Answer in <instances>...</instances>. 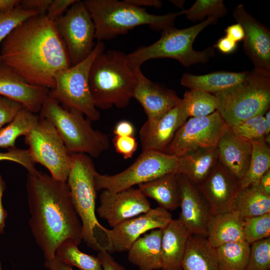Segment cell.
Instances as JSON below:
<instances>
[{
  "label": "cell",
  "mask_w": 270,
  "mask_h": 270,
  "mask_svg": "<svg viewBox=\"0 0 270 270\" xmlns=\"http://www.w3.org/2000/svg\"><path fill=\"white\" fill-rule=\"evenodd\" d=\"M0 62L28 83L52 88L55 76L72 65L54 20L32 16L15 28L0 46Z\"/></svg>",
  "instance_id": "obj_1"
},
{
  "label": "cell",
  "mask_w": 270,
  "mask_h": 270,
  "mask_svg": "<svg viewBox=\"0 0 270 270\" xmlns=\"http://www.w3.org/2000/svg\"><path fill=\"white\" fill-rule=\"evenodd\" d=\"M26 189L31 215L29 225L45 260L54 258L65 241L79 245L82 240V223L67 182L36 170L28 173Z\"/></svg>",
  "instance_id": "obj_2"
},
{
  "label": "cell",
  "mask_w": 270,
  "mask_h": 270,
  "mask_svg": "<svg viewBox=\"0 0 270 270\" xmlns=\"http://www.w3.org/2000/svg\"><path fill=\"white\" fill-rule=\"evenodd\" d=\"M83 2L93 21L95 39L110 40L127 34L134 28L147 25L154 30L174 26L176 18L184 14L185 10L177 12L155 15L125 0H84Z\"/></svg>",
  "instance_id": "obj_3"
},
{
  "label": "cell",
  "mask_w": 270,
  "mask_h": 270,
  "mask_svg": "<svg viewBox=\"0 0 270 270\" xmlns=\"http://www.w3.org/2000/svg\"><path fill=\"white\" fill-rule=\"evenodd\" d=\"M137 82L136 72L128 66L126 54L118 50L100 54L89 74V86L96 108L127 107Z\"/></svg>",
  "instance_id": "obj_4"
},
{
  "label": "cell",
  "mask_w": 270,
  "mask_h": 270,
  "mask_svg": "<svg viewBox=\"0 0 270 270\" xmlns=\"http://www.w3.org/2000/svg\"><path fill=\"white\" fill-rule=\"evenodd\" d=\"M217 22L218 18L210 17L188 28H168L162 31L160 38L154 43L140 46L126 54L128 64L136 72L140 70L143 63L150 59L172 58L186 67L206 63L215 56L214 48L208 46L202 50L197 51L192 48V44L204 29L216 24Z\"/></svg>",
  "instance_id": "obj_5"
},
{
  "label": "cell",
  "mask_w": 270,
  "mask_h": 270,
  "mask_svg": "<svg viewBox=\"0 0 270 270\" xmlns=\"http://www.w3.org/2000/svg\"><path fill=\"white\" fill-rule=\"evenodd\" d=\"M39 116L53 124L70 154H84L96 158L110 148L108 136L94 129L91 121L81 112L66 108L48 96Z\"/></svg>",
  "instance_id": "obj_6"
},
{
  "label": "cell",
  "mask_w": 270,
  "mask_h": 270,
  "mask_svg": "<svg viewBox=\"0 0 270 270\" xmlns=\"http://www.w3.org/2000/svg\"><path fill=\"white\" fill-rule=\"evenodd\" d=\"M216 110L229 127L270 110V72L254 68L240 82L214 94Z\"/></svg>",
  "instance_id": "obj_7"
},
{
  "label": "cell",
  "mask_w": 270,
  "mask_h": 270,
  "mask_svg": "<svg viewBox=\"0 0 270 270\" xmlns=\"http://www.w3.org/2000/svg\"><path fill=\"white\" fill-rule=\"evenodd\" d=\"M97 172L90 156L84 154L71 155V166L67 180L72 200L82 226V240L98 252L104 250L98 240L97 231L104 228L96 215Z\"/></svg>",
  "instance_id": "obj_8"
},
{
  "label": "cell",
  "mask_w": 270,
  "mask_h": 270,
  "mask_svg": "<svg viewBox=\"0 0 270 270\" xmlns=\"http://www.w3.org/2000/svg\"><path fill=\"white\" fill-rule=\"evenodd\" d=\"M104 48L102 42H98L86 58L58 73L54 86L50 89L48 95L63 107L81 112L91 122L99 120L100 114L92 98L89 74L94 61Z\"/></svg>",
  "instance_id": "obj_9"
},
{
  "label": "cell",
  "mask_w": 270,
  "mask_h": 270,
  "mask_svg": "<svg viewBox=\"0 0 270 270\" xmlns=\"http://www.w3.org/2000/svg\"><path fill=\"white\" fill-rule=\"evenodd\" d=\"M179 158L164 152L142 151L136 161L122 172L112 175L96 172V190L116 192L133 188L170 173H178Z\"/></svg>",
  "instance_id": "obj_10"
},
{
  "label": "cell",
  "mask_w": 270,
  "mask_h": 270,
  "mask_svg": "<svg viewBox=\"0 0 270 270\" xmlns=\"http://www.w3.org/2000/svg\"><path fill=\"white\" fill-rule=\"evenodd\" d=\"M24 141L35 164L46 168L52 178L67 182L72 154L50 120L40 117L35 127L25 136Z\"/></svg>",
  "instance_id": "obj_11"
},
{
  "label": "cell",
  "mask_w": 270,
  "mask_h": 270,
  "mask_svg": "<svg viewBox=\"0 0 270 270\" xmlns=\"http://www.w3.org/2000/svg\"><path fill=\"white\" fill-rule=\"evenodd\" d=\"M67 50L72 66L86 58L96 44L93 21L83 1H76L54 20Z\"/></svg>",
  "instance_id": "obj_12"
},
{
  "label": "cell",
  "mask_w": 270,
  "mask_h": 270,
  "mask_svg": "<svg viewBox=\"0 0 270 270\" xmlns=\"http://www.w3.org/2000/svg\"><path fill=\"white\" fill-rule=\"evenodd\" d=\"M228 128L217 110L206 116L190 118L176 132L164 153L180 158L198 150L216 147Z\"/></svg>",
  "instance_id": "obj_13"
},
{
  "label": "cell",
  "mask_w": 270,
  "mask_h": 270,
  "mask_svg": "<svg viewBox=\"0 0 270 270\" xmlns=\"http://www.w3.org/2000/svg\"><path fill=\"white\" fill-rule=\"evenodd\" d=\"M172 220V215L168 210L158 206L122 222L111 229L104 227L102 231L108 240L104 250L110 254L128 252L141 236L154 229L164 228Z\"/></svg>",
  "instance_id": "obj_14"
},
{
  "label": "cell",
  "mask_w": 270,
  "mask_h": 270,
  "mask_svg": "<svg viewBox=\"0 0 270 270\" xmlns=\"http://www.w3.org/2000/svg\"><path fill=\"white\" fill-rule=\"evenodd\" d=\"M100 202L96 213L111 228L152 208L148 198L138 188H134L116 192L102 190Z\"/></svg>",
  "instance_id": "obj_15"
},
{
  "label": "cell",
  "mask_w": 270,
  "mask_h": 270,
  "mask_svg": "<svg viewBox=\"0 0 270 270\" xmlns=\"http://www.w3.org/2000/svg\"><path fill=\"white\" fill-rule=\"evenodd\" d=\"M232 16L242 27L244 36V50L253 62L254 68L270 72V32L240 4L234 8Z\"/></svg>",
  "instance_id": "obj_16"
},
{
  "label": "cell",
  "mask_w": 270,
  "mask_h": 270,
  "mask_svg": "<svg viewBox=\"0 0 270 270\" xmlns=\"http://www.w3.org/2000/svg\"><path fill=\"white\" fill-rule=\"evenodd\" d=\"M137 82L132 98L141 104L147 116L144 123L148 126L156 124L181 100L173 90L150 80L140 70L136 72Z\"/></svg>",
  "instance_id": "obj_17"
},
{
  "label": "cell",
  "mask_w": 270,
  "mask_h": 270,
  "mask_svg": "<svg viewBox=\"0 0 270 270\" xmlns=\"http://www.w3.org/2000/svg\"><path fill=\"white\" fill-rule=\"evenodd\" d=\"M178 175L181 208L178 220L190 234L206 237L209 206L197 186L182 174Z\"/></svg>",
  "instance_id": "obj_18"
},
{
  "label": "cell",
  "mask_w": 270,
  "mask_h": 270,
  "mask_svg": "<svg viewBox=\"0 0 270 270\" xmlns=\"http://www.w3.org/2000/svg\"><path fill=\"white\" fill-rule=\"evenodd\" d=\"M198 188L209 206L210 214H216L234 210L239 181L218 162L211 174Z\"/></svg>",
  "instance_id": "obj_19"
},
{
  "label": "cell",
  "mask_w": 270,
  "mask_h": 270,
  "mask_svg": "<svg viewBox=\"0 0 270 270\" xmlns=\"http://www.w3.org/2000/svg\"><path fill=\"white\" fill-rule=\"evenodd\" d=\"M189 116L182 98L180 102L156 124L148 126L144 124L140 130L142 151L165 152L176 132Z\"/></svg>",
  "instance_id": "obj_20"
},
{
  "label": "cell",
  "mask_w": 270,
  "mask_h": 270,
  "mask_svg": "<svg viewBox=\"0 0 270 270\" xmlns=\"http://www.w3.org/2000/svg\"><path fill=\"white\" fill-rule=\"evenodd\" d=\"M49 90L47 88L28 83L12 69L0 64V96L16 101L38 114Z\"/></svg>",
  "instance_id": "obj_21"
},
{
  "label": "cell",
  "mask_w": 270,
  "mask_h": 270,
  "mask_svg": "<svg viewBox=\"0 0 270 270\" xmlns=\"http://www.w3.org/2000/svg\"><path fill=\"white\" fill-rule=\"evenodd\" d=\"M218 162L238 181L244 177L250 164L251 141L234 135L228 128L217 146Z\"/></svg>",
  "instance_id": "obj_22"
},
{
  "label": "cell",
  "mask_w": 270,
  "mask_h": 270,
  "mask_svg": "<svg viewBox=\"0 0 270 270\" xmlns=\"http://www.w3.org/2000/svg\"><path fill=\"white\" fill-rule=\"evenodd\" d=\"M160 270H182V264L190 234L178 219L162 229Z\"/></svg>",
  "instance_id": "obj_23"
},
{
  "label": "cell",
  "mask_w": 270,
  "mask_h": 270,
  "mask_svg": "<svg viewBox=\"0 0 270 270\" xmlns=\"http://www.w3.org/2000/svg\"><path fill=\"white\" fill-rule=\"evenodd\" d=\"M162 232L154 229L136 240L128 251L129 262L139 270H160Z\"/></svg>",
  "instance_id": "obj_24"
},
{
  "label": "cell",
  "mask_w": 270,
  "mask_h": 270,
  "mask_svg": "<svg viewBox=\"0 0 270 270\" xmlns=\"http://www.w3.org/2000/svg\"><path fill=\"white\" fill-rule=\"evenodd\" d=\"M179 158L178 173L198 186L212 172L218 162V148L198 150Z\"/></svg>",
  "instance_id": "obj_25"
},
{
  "label": "cell",
  "mask_w": 270,
  "mask_h": 270,
  "mask_svg": "<svg viewBox=\"0 0 270 270\" xmlns=\"http://www.w3.org/2000/svg\"><path fill=\"white\" fill-rule=\"evenodd\" d=\"M244 218L236 210L210 214L206 238L214 248L228 242L243 241Z\"/></svg>",
  "instance_id": "obj_26"
},
{
  "label": "cell",
  "mask_w": 270,
  "mask_h": 270,
  "mask_svg": "<svg viewBox=\"0 0 270 270\" xmlns=\"http://www.w3.org/2000/svg\"><path fill=\"white\" fill-rule=\"evenodd\" d=\"M144 195L156 200L159 206L174 210L180 206V192L177 173H170L138 185Z\"/></svg>",
  "instance_id": "obj_27"
},
{
  "label": "cell",
  "mask_w": 270,
  "mask_h": 270,
  "mask_svg": "<svg viewBox=\"0 0 270 270\" xmlns=\"http://www.w3.org/2000/svg\"><path fill=\"white\" fill-rule=\"evenodd\" d=\"M249 72L218 71L199 76L185 73L180 82L182 86L190 90H201L214 94L240 82Z\"/></svg>",
  "instance_id": "obj_28"
},
{
  "label": "cell",
  "mask_w": 270,
  "mask_h": 270,
  "mask_svg": "<svg viewBox=\"0 0 270 270\" xmlns=\"http://www.w3.org/2000/svg\"><path fill=\"white\" fill-rule=\"evenodd\" d=\"M182 268V270H219L215 248L206 237L189 236Z\"/></svg>",
  "instance_id": "obj_29"
},
{
  "label": "cell",
  "mask_w": 270,
  "mask_h": 270,
  "mask_svg": "<svg viewBox=\"0 0 270 270\" xmlns=\"http://www.w3.org/2000/svg\"><path fill=\"white\" fill-rule=\"evenodd\" d=\"M234 210L243 218L270 212V196L263 192L258 185L239 189L234 202Z\"/></svg>",
  "instance_id": "obj_30"
},
{
  "label": "cell",
  "mask_w": 270,
  "mask_h": 270,
  "mask_svg": "<svg viewBox=\"0 0 270 270\" xmlns=\"http://www.w3.org/2000/svg\"><path fill=\"white\" fill-rule=\"evenodd\" d=\"M252 154L249 167L239 181V189L258 185L261 177L270 170V144L264 138L251 141Z\"/></svg>",
  "instance_id": "obj_31"
},
{
  "label": "cell",
  "mask_w": 270,
  "mask_h": 270,
  "mask_svg": "<svg viewBox=\"0 0 270 270\" xmlns=\"http://www.w3.org/2000/svg\"><path fill=\"white\" fill-rule=\"evenodd\" d=\"M40 116L23 106L8 124L0 129V148L16 147V140L26 136L35 127Z\"/></svg>",
  "instance_id": "obj_32"
},
{
  "label": "cell",
  "mask_w": 270,
  "mask_h": 270,
  "mask_svg": "<svg viewBox=\"0 0 270 270\" xmlns=\"http://www.w3.org/2000/svg\"><path fill=\"white\" fill-rule=\"evenodd\" d=\"M215 250L219 270H245L250 251L246 241L226 243Z\"/></svg>",
  "instance_id": "obj_33"
},
{
  "label": "cell",
  "mask_w": 270,
  "mask_h": 270,
  "mask_svg": "<svg viewBox=\"0 0 270 270\" xmlns=\"http://www.w3.org/2000/svg\"><path fill=\"white\" fill-rule=\"evenodd\" d=\"M78 244L72 240L62 242L57 249L55 256L70 266L80 270H102L98 256L80 251Z\"/></svg>",
  "instance_id": "obj_34"
},
{
  "label": "cell",
  "mask_w": 270,
  "mask_h": 270,
  "mask_svg": "<svg viewBox=\"0 0 270 270\" xmlns=\"http://www.w3.org/2000/svg\"><path fill=\"white\" fill-rule=\"evenodd\" d=\"M182 100L190 118L206 116L216 110V98L212 94L190 90L184 92Z\"/></svg>",
  "instance_id": "obj_35"
},
{
  "label": "cell",
  "mask_w": 270,
  "mask_h": 270,
  "mask_svg": "<svg viewBox=\"0 0 270 270\" xmlns=\"http://www.w3.org/2000/svg\"><path fill=\"white\" fill-rule=\"evenodd\" d=\"M230 130L236 136L250 141L260 139L270 135L264 116L258 114L232 127Z\"/></svg>",
  "instance_id": "obj_36"
},
{
  "label": "cell",
  "mask_w": 270,
  "mask_h": 270,
  "mask_svg": "<svg viewBox=\"0 0 270 270\" xmlns=\"http://www.w3.org/2000/svg\"><path fill=\"white\" fill-rule=\"evenodd\" d=\"M226 14L227 9L222 0H196L184 12L186 18L192 22L204 20L206 16L218 18Z\"/></svg>",
  "instance_id": "obj_37"
},
{
  "label": "cell",
  "mask_w": 270,
  "mask_h": 270,
  "mask_svg": "<svg viewBox=\"0 0 270 270\" xmlns=\"http://www.w3.org/2000/svg\"><path fill=\"white\" fill-rule=\"evenodd\" d=\"M244 240L250 245L270 236V212L254 217L244 218Z\"/></svg>",
  "instance_id": "obj_38"
},
{
  "label": "cell",
  "mask_w": 270,
  "mask_h": 270,
  "mask_svg": "<svg viewBox=\"0 0 270 270\" xmlns=\"http://www.w3.org/2000/svg\"><path fill=\"white\" fill-rule=\"evenodd\" d=\"M37 14H40L36 11L24 9L20 5L10 10L0 12V46L2 41L18 25Z\"/></svg>",
  "instance_id": "obj_39"
},
{
  "label": "cell",
  "mask_w": 270,
  "mask_h": 270,
  "mask_svg": "<svg viewBox=\"0 0 270 270\" xmlns=\"http://www.w3.org/2000/svg\"><path fill=\"white\" fill-rule=\"evenodd\" d=\"M270 270V238L250 245L248 261L245 270Z\"/></svg>",
  "instance_id": "obj_40"
},
{
  "label": "cell",
  "mask_w": 270,
  "mask_h": 270,
  "mask_svg": "<svg viewBox=\"0 0 270 270\" xmlns=\"http://www.w3.org/2000/svg\"><path fill=\"white\" fill-rule=\"evenodd\" d=\"M12 161L20 164L24 168L28 173L36 172V164L32 160L27 150L20 149L16 147L8 149L6 152H0V162Z\"/></svg>",
  "instance_id": "obj_41"
},
{
  "label": "cell",
  "mask_w": 270,
  "mask_h": 270,
  "mask_svg": "<svg viewBox=\"0 0 270 270\" xmlns=\"http://www.w3.org/2000/svg\"><path fill=\"white\" fill-rule=\"evenodd\" d=\"M23 106L16 101L0 96V129L12 120Z\"/></svg>",
  "instance_id": "obj_42"
},
{
  "label": "cell",
  "mask_w": 270,
  "mask_h": 270,
  "mask_svg": "<svg viewBox=\"0 0 270 270\" xmlns=\"http://www.w3.org/2000/svg\"><path fill=\"white\" fill-rule=\"evenodd\" d=\"M116 152L124 159L132 158L138 148V142L134 136H114L112 140Z\"/></svg>",
  "instance_id": "obj_43"
},
{
  "label": "cell",
  "mask_w": 270,
  "mask_h": 270,
  "mask_svg": "<svg viewBox=\"0 0 270 270\" xmlns=\"http://www.w3.org/2000/svg\"><path fill=\"white\" fill-rule=\"evenodd\" d=\"M76 0H52L46 16L51 20L63 15Z\"/></svg>",
  "instance_id": "obj_44"
},
{
  "label": "cell",
  "mask_w": 270,
  "mask_h": 270,
  "mask_svg": "<svg viewBox=\"0 0 270 270\" xmlns=\"http://www.w3.org/2000/svg\"><path fill=\"white\" fill-rule=\"evenodd\" d=\"M52 0H20V6L24 9L38 12L40 14H46Z\"/></svg>",
  "instance_id": "obj_45"
},
{
  "label": "cell",
  "mask_w": 270,
  "mask_h": 270,
  "mask_svg": "<svg viewBox=\"0 0 270 270\" xmlns=\"http://www.w3.org/2000/svg\"><path fill=\"white\" fill-rule=\"evenodd\" d=\"M102 270H126L125 268L118 263L111 256V254L104 250L98 252V256Z\"/></svg>",
  "instance_id": "obj_46"
},
{
  "label": "cell",
  "mask_w": 270,
  "mask_h": 270,
  "mask_svg": "<svg viewBox=\"0 0 270 270\" xmlns=\"http://www.w3.org/2000/svg\"><path fill=\"white\" fill-rule=\"evenodd\" d=\"M115 136H134L135 128L134 124L130 121L122 120L118 122L114 129Z\"/></svg>",
  "instance_id": "obj_47"
},
{
  "label": "cell",
  "mask_w": 270,
  "mask_h": 270,
  "mask_svg": "<svg viewBox=\"0 0 270 270\" xmlns=\"http://www.w3.org/2000/svg\"><path fill=\"white\" fill-rule=\"evenodd\" d=\"M237 46V42L226 36H224L218 40L214 48H216L223 54H230L236 50Z\"/></svg>",
  "instance_id": "obj_48"
},
{
  "label": "cell",
  "mask_w": 270,
  "mask_h": 270,
  "mask_svg": "<svg viewBox=\"0 0 270 270\" xmlns=\"http://www.w3.org/2000/svg\"><path fill=\"white\" fill-rule=\"evenodd\" d=\"M226 36L232 40L238 42L244 40V33L242 26L238 23L228 26L224 30Z\"/></svg>",
  "instance_id": "obj_49"
},
{
  "label": "cell",
  "mask_w": 270,
  "mask_h": 270,
  "mask_svg": "<svg viewBox=\"0 0 270 270\" xmlns=\"http://www.w3.org/2000/svg\"><path fill=\"white\" fill-rule=\"evenodd\" d=\"M6 188V183L2 176L0 174V233L4 232V229L5 226V220L7 216L6 211L4 209L2 198L4 190Z\"/></svg>",
  "instance_id": "obj_50"
},
{
  "label": "cell",
  "mask_w": 270,
  "mask_h": 270,
  "mask_svg": "<svg viewBox=\"0 0 270 270\" xmlns=\"http://www.w3.org/2000/svg\"><path fill=\"white\" fill-rule=\"evenodd\" d=\"M44 266L49 270H74L71 266L59 260L56 256L52 260H46Z\"/></svg>",
  "instance_id": "obj_51"
},
{
  "label": "cell",
  "mask_w": 270,
  "mask_h": 270,
  "mask_svg": "<svg viewBox=\"0 0 270 270\" xmlns=\"http://www.w3.org/2000/svg\"><path fill=\"white\" fill-rule=\"evenodd\" d=\"M127 2L138 7H154L160 8L162 6V2L159 0H125Z\"/></svg>",
  "instance_id": "obj_52"
},
{
  "label": "cell",
  "mask_w": 270,
  "mask_h": 270,
  "mask_svg": "<svg viewBox=\"0 0 270 270\" xmlns=\"http://www.w3.org/2000/svg\"><path fill=\"white\" fill-rule=\"evenodd\" d=\"M258 186L263 192L270 196V170L261 177Z\"/></svg>",
  "instance_id": "obj_53"
},
{
  "label": "cell",
  "mask_w": 270,
  "mask_h": 270,
  "mask_svg": "<svg viewBox=\"0 0 270 270\" xmlns=\"http://www.w3.org/2000/svg\"><path fill=\"white\" fill-rule=\"evenodd\" d=\"M20 0H0V12L12 10L20 5Z\"/></svg>",
  "instance_id": "obj_54"
},
{
  "label": "cell",
  "mask_w": 270,
  "mask_h": 270,
  "mask_svg": "<svg viewBox=\"0 0 270 270\" xmlns=\"http://www.w3.org/2000/svg\"><path fill=\"white\" fill-rule=\"evenodd\" d=\"M170 2L179 8H182L184 3V0H171Z\"/></svg>",
  "instance_id": "obj_55"
},
{
  "label": "cell",
  "mask_w": 270,
  "mask_h": 270,
  "mask_svg": "<svg viewBox=\"0 0 270 270\" xmlns=\"http://www.w3.org/2000/svg\"><path fill=\"white\" fill-rule=\"evenodd\" d=\"M0 270H3L2 267L0 262Z\"/></svg>",
  "instance_id": "obj_56"
}]
</instances>
